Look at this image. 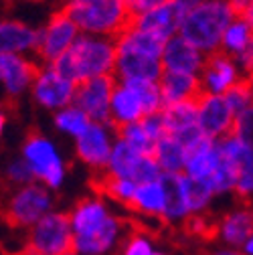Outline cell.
I'll return each mask as SVG.
<instances>
[{"label": "cell", "instance_id": "cell-43", "mask_svg": "<svg viewBox=\"0 0 253 255\" xmlns=\"http://www.w3.org/2000/svg\"><path fill=\"white\" fill-rule=\"evenodd\" d=\"M209 255H243L235 249H221V251H215V253H209Z\"/></svg>", "mask_w": 253, "mask_h": 255}, {"label": "cell", "instance_id": "cell-8", "mask_svg": "<svg viewBox=\"0 0 253 255\" xmlns=\"http://www.w3.org/2000/svg\"><path fill=\"white\" fill-rule=\"evenodd\" d=\"M79 35H81L79 26L65 10L55 12L45 24V28L41 30V41L35 53L37 59L51 65V63H55L59 57H63L73 47Z\"/></svg>", "mask_w": 253, "mask_h": 255}, {"label": "cell", "instance_id": "cell-3", "mask_svg": "<svg viewBox=\"0 0 253 255\" xmlns=\"http://www.w3.org/2000/svg\"><path fill=\"white\" fill-rule=\"evenodd\" d=\"M237 16L239 14L229 0H201L182 20L178 35L201 49L205 55H211L221 51L227 28Z\"/></svg>", "mask_w": 253, "mask_h": 255}, {"label": "cell", "instance_id": "cell-12", "mask_svg": "<svg viewBox=\"0 0 253 255\" xmlns=\"http://www.w3.org/2000/svg\"><path fill=\"white\" fill-rule=\"evenodd\" d=\"M243 79H245V75L241 73L235 57L227 55L225 51H217V53L207 55L205 67L201 71L203 93L225 95L235 83H239Z\"/></svg>", "mask_w": 253, "mask_h": 255}, {"label": "cell", "instance_id": "cell-18", "mask_svg": "<svg viewBox=\"0 0 253 255\" xmlns=\"http://www.w3.org/2000/svg\"><path fill=\"white\" fill-rule=\"evenodd\" d=\"M162 186L166 195V207H164V221L166 223H186L193 217L191 203H188L186 186H184V172L182 174H162Z\"/></svg>", "mask_w": 253, "mask_h": 255}, {"label": "cell", "instance_id": "cell-44", "mask_svg": "<svg viewBox=\"0 0 253 255\" xmlns=\"http://www.w3.org/2000/svg\"><path fill=\"white\" fill-rule=\"evenodd\" d=\"M247 79V83H249V87H251V95H253V75H249V77H245Z\"/></svg>", "mask_w": 253, "mask_h": 255}, {"label": "cell", "instance_id": "cell-29", "mask_svg": "<svg viewBox=\"0 0 253 255\" xmlns=\"http://www.w3.org/2000/svg\"><path fill=\"white\" fill-rule=\"evenodd\" d=\"M91 122L93 120L75 104L59 110L57 116H55V124H57L59 130L69 134V136H75V138H79L87 130V128L91 126Z\"/></svg>", "mask_w": 253, "mask_h": 255}, {"label": "cell", "instance_id": "cell-22", "mask_svg": "<svg viewBox=\"0 0 253 255\" xmlns=\"http://www.w3.org/2000/svg\"><path fill=\"white\" fill-rule=\"evenodd\" d=\"M164 207H166V195H164L162 180L138 184L134 201L130 205L132 211H136L140 217L162 219L164 221Z\"/></svg>", "mask_w": 253, "mask_h": 255}, {"label": "cell", "instance_id": "cell-32", "mask_svg": "<svg viewBox=\"0 0 253 255\" xmlns=\"http://www.w3.org/2000/svg\"><path fill=\"white\" fill-rule=\"evenodd\" d=\"M225 100L231 106V110L235 112V116H239L241 112H245L247 108L253 106V95H251V87L247 83V79L235 83L227 93H225Z\"/></svg>", "mask_w": 253, "mask_h": 255}, {"label": "cell", "instance_id": "cell-15", "mask_svg": "<svg viewBox=\"0 0 253 255\" xmlns=\"http://www.w3.org/2000/svg\"><path fill=\"white\" fill-rule=\"evenodd\" d=\"M124 229H126L124 221L110 215L98 227L75 235V253L77 255H108L118 245Z\"/></svg>", "mask_w": 253, "mask_h": 255}, {"label": "cell", "instance_id": "cell-2", "mask_svg": "<svg viewBox=\"0 0 253 255\" xmlns=\"http://www.w3.org/2000/svg\"><path fill=\"white\" fill-rule=\"evenodd\" d=\"M118 39L81 33L73 47L51 65L77 85L104 75H116Z\"/></svg>", "mask_w": 253, "mask_h": 255}, {"label": "cell", "instance_id": "cell-42", "mask_svg": "<svg viewBox=\"0 0 253 255\" xmlns=\"http://www.w3.org/2000/svg\"><path fill=\"white\" fill-rule=\"evenodd\" d=\"M243 255H253V235L247 239V243L243 245Z\"/></svg>", "mask_w": 253, "mask_h": 255}, {"label": "cell", "instance_id": "cell-7", "mask_svg": "<svg viewBox=\"0 0 253 255\" xmlns=\"http://www.w3.org/2000/svg\"><path fill=\"white\" fill-rule=\"evenodd\" d=\"M22 158L33 168L37 180H43L49 188L61 186L63 178H65V164H63L53 142L47 140L37 130H30L26 134L22 146Z\"/></svg>", "mask_w": 253, "mask_h": 255}, {"label": "cell", "instance_id": "cell-38", "mask_svg": "<svg viewBox=\"0 0 253 255\" xmlns=\"http://www.w3.org/2000/svg\"><path fill=\"white\" fill-rule=\"evenodd\" d=\"M126 2H128L130 10H132V16L136 18L140 14H146L154 8H160V6L168 4L170 0H126Z\"/></svg>", "mask_w": 253, "mask_h": 255}, {"label": "cell", "instance_id": "cell-19", "mask_svg": "<svg viewBox=\"0 0 253 255\" xmlns=\"http://www.w3.org/2000/svg\"><path fill=\"white\" fill-rule=\"evenodd\" d=\"M41 30L30 28L18 20H4L0 24V51L2 53H37Z\"/></svg>", "mask_w": 253, "mask_h": 255}, {"label": "cell", "instance_id": "cell-26", "mask_svg": "<svg viewBox=\"0 0 253 255\" xmlns=\"http://www.w3.org/2000/svg\"><path fill=\"white\" fill-rule=\"evenodd\" d=\"M154 158L160 164L162 172L168 174H182L188 160V148L174 136L166 134L154 148Z\"/></svg>", "mask_w": 253, "mask_h": 255}, {"label": "cell", "instance_id": "cell-9", "mask_svg": "<svg viewBox=\"0 0 253 255\" xmlns=\"http://www.w3.org/2000/svg\"><path fill=\"white\" fill-rule=\"evenodd\" d=\"M116 85H118L116 75H104V77L87 79L79 83L75 106H79L93 122L112 124V98H114Z\"/></svg>", "mask_w": 253, "mask_h": 255}, {"label": "cell", "instance_id": "cell-13", "mask_svg": "<svg viewBox=\"0 0 253 255\" xmlns=\"http://www.w3.org/2000/svg\"><path fill=\"white\" fill-rule=\"evenodd\" d=\"M235 112L227 104L225 95L203 93L199 98V126L207 138H227L233 134Z\"/></svg>", "mask_w": 253, "mask_h": 255}, {"label": "cell", "instance_id": "cell-35", "mask_svg": "<svg viewBox=\"0 0 253 255\" xmlns=\"http://www.w3.org/2000/svg\"><path fill=\"white\" fill-rule=\"evenodd\" d=\"M233 136L253 148V106L247 108L245 112H241V114L235 118Z\"/></svg>", "mask_w": 253, "mask_h": 255}, {"label": "cell", "instance_id": "cell-45", "mask_svg": "<svg viewBox=\"0 0 253 255\" xmlns=\"http://www.w3.org/2000/svg\"><path fill=\"white\" fill-rule=\"evenodd\" d=\"M154 255H164V253H154Z\"/></svg>", "mask_w": 253, "mask_h": 255}, {"label": "cell", "instance_id": "cell-4", "mask_svg": "<svg viewBox=\"0 0 253 255\" xmlns=\"http://www.w3.org/2000/svg\"><path fill=\"white\" fill-rule=\"evenodd\" d=\"M65 10L81 33L118 39L134 20L126 0H69Z\"/></svg>", "mask_w": 253, "mask_h": 255}, {"label": "cell", "instance_id": "cell-5", "mask_svg": "<svg viewBox=\"0 0 253 255\" xmlns=\"http://www.w3.org/2000/svg\"><path fill=\"white\" fill-rule=\"evenodd\" d=\"M75 253L71 215L47 213L33 229L26 231V243L10 255H69Z\"/></svg>", "mask_w": 253, "mask_h": 255}, {"label": "cell", "instance_id": "cell-16", "mask_svg": "<svg viewBox=\"0 0 253 255\" xmlns=\"http://www.w3.org/2000/svg\"><path fill=\"white\" fill-rule=\"evenodd\" d=\"M205 61H207V55L180 35L168 39L164 47V55H162L164 71L168 73H186V75L201 77Z\"/></svg>", "mask_w": 253, "mask_h": 255}, {"label": "cell", "instance_id": "cell-25", "mask_svg": "<svg viewBox=\"0 0 253 255\" xmlns=\"http://www.w3.org/2000/svg\"><path fill=\"white\" fill-rule=\"evenodd\" d=\"M146 156L148 154L136 150L128 142H124V140L118 138V142L114 144V152H112V158H110V164H108V172H112L116 176H124V178L136 180Z\"/></svg>", "mask_w": 253, "mask_h": 255}, {"label": "cell", "instance_id": "cell-30", "mask_svg": "<svg viewBox=\"0 0 253 255\" xmlns=\"http://www.w3.org/2000/svg\"><path fill=\"white\" fill-rule=\"evenodd\" d=\"M184 186H186V195H188V203H191V211L193 215H199L201 211H205L213 199L215 188L211 178H193L184 174Z\"/></svg>", "mask_w": 253, "mask_h": 255}, {"label": "cell", "instance_id": "cell-20", "mask_svg": "<svg viewBox=\"0 0 253 255\" xmlns=\"http://www.w3.org/2000/svg\"><path fill=\"white\" fill-rule=\"evenodd\" d=\"M160 87H162L164 108L180 104V102H188V100H199L203 95V85H201L199 75L164 71V75L160 79Z\"/></svg>", "mask_w": 253, "mask_h": 255}, {"label": "cell", "instance_id": "cell-14", "mask_svg": "<svg viewBox=\"0 0 253 255\" xmlns=\"http://www.w3.org/2000/svg\"><path fill=\"white\" fill-rule=\"evenodd\" d=\"M39 69H41L39 63L24 55L18 53L0 55V79H2V85L10 98H16L28 87H33Z\"/></svg>", "mask_w": 253, "mask_h": 255}, {"label": "cell", "instance_id": "cell-6", "mask_svg": "<svg viewBox=\"0 0 253 255\" xmlns=\"http://www.w3.org/2000/svg\"><path fill=\"white\" fill-rule=\"evenodd\" d=\"M51 195L49 190L41 184H26L20 186L14 195H10L6 209H4V221L12 229L28 231L49 213L51 209Z\"/></svg>", "mask_w": 253, "mask_h": 255}, {"label": "cell", "instance_id": "cell-46", "mask_svg": "<svg viewBox=\"0 0 253 255\" xmlns=\"http://www.w3.org/2000/svg\"><path fill=\"white\" fill-rule=\"evenodd\" d=\"M69 255H77V253H69Z\"/></svg>", "mask_w": 253, "mask_h": 255}, {"label": "cell", "instance_id": "cell-24", "mask_svg": "<svg viewBox=\"0 0 253 255\" xmlns=\"http://www.w3.org/2000/svg\"><path fill=\"white\" fill-rule=\"evenodd\" d=\"M219 162V140L205 138L199 146L188 150L184 174L193 178H211Z\"/></svg>", "mask_w": 253, "mask_h": 255}, {"label": "cell", "instance_id": "cell-10", "mask_svg": "<svg viewBox=\"0 0 253 255\" xmlns=\"http://www.w3.org/2000/svg\"><path fill=\"white\" fill-rule=\"evenodd\" d=\"M77 83L63 77L53 65L41 67L33 83V98L45 110H63L75 104Z\"/></svg>", "mask_w": 253, "mask_h": 255}, {"label": "cell", "instance_id": "cell-33", "mask_svg": "<svg viewBox=\"0 0 253 255\" xmlns=\"http://www.w3.org/2000/svg\"><path fill=\"white\" fill-rule=\"evenodd\" d=\"M120 255H154L152 243H150L148 235L144 231H132V233H128V239H126Z\"/></svg>", "mask_w": 253, "mask_h": 255}, {"label": "cell", "instance_id": "cell-23", "mask_svg": "<svg viewBox=\"0 0 253 255\" xmlns=\"http://www.w3.org/2000/svg\"><path fill=\"white\" fill-rule=\"evenodd\" d=\"M96 176H93V188L98 190V193L110 197L112 201L128 207L132 205L134 201V195L138 190V182L132 180V178H124V176H116L108 170L104 172H93Z\"/></svg>", "mask_w": 253, "mask_h": 255}, {"label": "cell", "instance_id": "cell-31", "mask_svg": "<svg viewBox=\"0 0 253 255\" xmlns=\"http://www.w3.org/2000/svg\"><path fill=\"white\" fill-rule=\"evenodd\" d=\"M116 136H118L120 140H124V142H128L130 146H134L136 150L154 156V148H156V144L152 142V138H150L148 132L144 130L142 122H136V124H130V126L120 128V130H116Z\"/></svg>", "mask_w": 253, "mask_h": 255}, {"label": "cell", "instance_id": "cell-41", "mask_svg": "<svg viewBox=\"0 0 253 255\" xmlns=\"http://www.w3.org/2000/svg\"><path fill=\"white\" fill-rule=\"evenodd\" d=\"M239 16H243V18L249 22V26L253 28V2H251V4H249L245 10H243V14H239Z\"/></svg>", "mask_w": 253, "mask_h": 255}, {"label": "cell", "instance_id": "cell-21", "mask_svg": "<svg viewBox=\"0 0 253 255\" xmlns=\"http://www.w3.org/2000/svg\"><path fill=\"white\" fill-rule=\"evenodd\" d=\"M217 233L227 245L241 247L253 235V211L243 207L227 213L217 225Z\"/></svg>", "mask_w": 253, "mask_h": 255}, {"label": "cell", "instance_id": "cell-27", "mask_svg": "<svg viewBox=\"0 0 253 255\" xmlns=\"http://www.w3.org/2000/svg\"><path fill=\"white\" fill-rule=\"evenodd\" d=\"M69 215H71L73 235H79V233H85L93 227H98L112 213L106 209L104 201H100L96 197H89V199H81Z\"/></svg>", "mask_w": 253, "mask_h": 255}, {"label": "cell", "instance_id": "cell-1", "mask_svg": "<svg viewBox=\"0 0 253 255\" xmlns=\"http://www.w3.org/2000/svg\"><path fill=\"white\" fill-rule=\"evenodd\" d=\"M166 39L160 35L130 24L118 37V63L116 77L118 81H160L164 75V47Z\"/></svg>", "mask_w": 253, "mask_h": 255}, {"label": "cell", "instance_id": "cell-11", "mask_svg": "<svg viewBox=\"0 0 253 255\" xmlns=\"http://www.w3.org/2000/svg\"><path fill=\"white\" fill-rule=\"evenodd\" d=\"M112 132H116V128L112 124L91 122V126L77 138L79 160L85 162L93 172L108 170L110 158H112V152H114Z\"/></svg>", "mask_w": 253, "mask_h": 255}, {"label": "cell", "instance_id": "cell-39", "mask_svg": "<svg viewBox=\"0 0 253 255\" xmlns=\"http://www.w3.org/2000/svg\"><path fill=\"white\" fill-rule=\"evenodd\" d=\"M235 61H237V65H239V69H241V73H243L245 77L253 75V39H251V43L235 57Z\"/></svg>", "mask_w": 253, "mask_h": 255}, {"label": "cell", "instance_id": "cell-40", "mask_svg": "<svg viewBox=\"0 0 253 255\" xmlns=\"http://www.w3.org/2000/svg\"><path fill=\"white\" fill-rule=\"evenodd\" d=\"M229 2H231V6L235 8L237 14H243V10L253 2V0H229Z\"/></svg>", "mask_w": 253, "mask_h": 255}, {"label": "cell", "instance_id": "cell-37", "mask_svg": "<svg viewBox=\"0 0 253 255\" xmlns=\"http://www.w3.org/2000/svg\"><path fill=\"white\" fill-rule=\"evenodd\" d=\"M235 193H237L241 199H251V197H253V160L241 168L239 182H237V186H235Z\"/></svg>", "mask_w": 253, "mask_h": 255}, {"label": "cell", "instance_id": "cell-34", "mask_svg": "<svg viewBox=\"0 0 253 255\" xmlns=\"http://www.w3.org/2000/svg\"><path fill=\"white\" fill-rule=\"evenodd\" d=\"M6 176H8V180H10L12 184H16V186L35 184V180H37L33 168L28 166V162L24 160V158H20V160H14V162L8 166Z\"/></svg>", "mask_w": 253, "mask_h": 255}, {"label": "cell", "instance_id": "cell-36", "mask_svg": "<svg viewBox=\"0 0 253 255\" xmlns=\"http://www.w3.org/2000/svg\"><path fill=\"white\" fill-rule=\"evenodd\" d=\"M140 122H142L144 130L148 132V136L152 138L154 144H158V142H160V140L168 134V130H166V122H164V114H162V112L148 114V116H144Z\"/></svg>", "mask_w": 253, "mask_h": 255}, {"label": "cell", "instance_id": "cell-28", "mask_svg": "<svg viewBox=\"0 0 253 255\" xmlns=\"http://www.w3.org/2000/svg\"><path fill=\"white\" fill-rule=\"evenodd\" d=\"M253 39V28L249 26V22L243 16H237L223 37V43H221V51H225L231 57H237Z\"/></svg>", "mask_w": 253, "mask_h": 255}, {"label": "cell", "instance_id": "cell-17", "mask_svg": "<svg viewBox=\"0 0 253 255\" xmlns=\"http://www.w3.org/2000/svg\"><path fill=\"white\" fill-rule=\"evenodd\" d=\"M144 116H146V112H144L140 95L128 83L118 81L114 98H112V124H114V128L120 130L124 126L140 122Z\"/></svg>", "mask_w": 253, "mask_h": 255}]
</instances>
